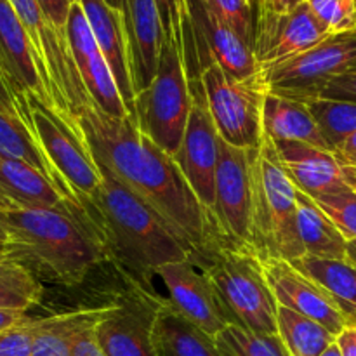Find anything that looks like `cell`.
Instances as JSON below:
<instances>
[{"label": "cell", "instance_id": "74e56055", "mask_svg": "<svg viewBox=\"0 0 356 356\" xmlns=\"http://www.w3.org/2000/svg\"><path fill=\"white\" fill-rule=\"evenodd\" d=\"M37 320L28 316L19 325L2 330L0 332V356H31Z\"/></svg>", "mask_w": 356, "mask_h": 356}, {"label": "cell", "instance_id": "4fadbf2b", "mask_svg": "<svg viewBox=\"0 0 356 356\" xmlns=\"http://www.w3.org/2000/svg\"><path fill=\"white\" fill-rule=\"evenodd\" d=\"M160 298L134 287L108 302L96 325V337L106 356H156L153 325Z\"/></svg>", "mask_w": 356, "mask_h": 356}, {"label": "cell", "instance_id": "8992f818", "mask_svg": "<svg viewBox=\"0 0 356 356\" xmlns=\"http://www.w3.org/2000/svg\"><path fill=\"white\" fill-rule=\"evenodd\" d=\"M193 104L186 56L165 42L159 72L148 89L136 96L134 122L162 152L174 156L179 149Z\"/></svg>", "mask_w": 356, "mask_h": 356}, {"label": "cell", "instance_id": "5bb4252c", "mask_svg": "<svg viewBox=\"0 0 356 356\" xmlns=\"http://www.w3.org/2000/svg\"><path fill=\"white\" fill-rule=\"evenodd\" d=\"M193 31L195 66L202 70L216 63L233 79H249L261 72L252 47L247 45L205 0H188Z\"/></svg>", "mask_w": 356, "mask_h": 356}, {"label": "cell", "instance_id": "2e32d148", "mask_svg": "<svg viewBox=\"0 0 356 356\" xmlns=\"http://www.w3.org/2000/svg\"><path fill=\"white\" fill-rule=\"evenodd\" d=\"M66 38L83 87L94 106L115 118L129 117L115 76L101 52L80 2L73 3L66 24Z\"/></svg>", "mask_w": 356, "mask_h": 356}, {"label": "cell", "instance_id": "4dcf8cb0", "mask_svg": "<svg viewBox=\"0 0 356 356\" xmlns=\"http://www.w3.org/2000/svg\"><path fill=\"white\" fill-rule=\"evenodd\" d=\"M44 289L26 264L10 254H0V309L23 312L40 302Z\"/></svg>", "mask_w": 356, "mask_h": 356}, {"label": "cell", "instance_id": "f546056e", "mask_svg": "<svg viewBox=\"0 0 356 356\" xmlns=\"http://www.w3.org/2000/svg\"><path fill=\"white\" fill-rule=\"evenodd\" d=\"M277 336L291 356H320L337 339L318 322L285 306L277 309Z\"/></svg>", "mask_w": 356, "mask_h": 356}, {"label": "cell", "instance_id": "603a6c76", "mask_svg": "<svg viewBox=\"0 0 356 356\" xmlns=\"http://www.w3.org/2000/svg\"><path fill=\"white\" fill-rule=\"evenodd\" d=\"M65 204L73 202L40 170L0 156V209H49Z\"/></svg>", "mask_w": 356, "mask_h": 356}, {"label": "cell", "instance_id": "44dd1931", "mask_svg": "<svg viewBox=\"0 0 356 356\" xmlns=\"http://www.w3.org/2000/svg\"><path fill=\"white\" fill-rule=\"evenodd\" d=\"M122 10L127 28L132 83L138 96L155 80L165 33L155 0H124Z\"/></svg>", "mask_w": 356, "mask_h": 356}, {"label": "cell", "instance_id": "7bdbcfd3", "mask_svg": "<svg viewBox=\"0 0 356 356\" xmlns=\"http://www.w3.org/2000/svg\"><path fill=\"white\" fill-rule=\"evenodd\" d=\"M336 159L339 160L341 165L350 167V169H356V132L351 138H348L339 148L334 152Z\"/></svg>", "mask_w": 356, "mask_h": 356}, {"label": "cell", "instance_id": "d6986e66", "mask_svg": "<svg viewBox=\"0 0 356 356\" xmlns=\"http://www.w3.org/2000/svg\"><path fill=\"white\" fill-rule=\"evenodd\" d=\"M0 68L19 96H33L54 108L38 70L33 44L9 0H0Z\"/></svg>", "mask_w": 356, "mask_h": 356}, {"label": "cell", "instance_id": "bcb514c9", "mask_svg": "<svg viewBox=\"0 0 356 356\" xmlns=\"http://www.w3.org/2000/svg\"><path fill=\"white\" fill-rule=\"evenodd\" d=\"M0 254H9V236L0 225Z\"/></svg>", "mask_w": 356, "mask_h": 356}, {"label": "cell", "instance_id": "816d5d0a", "mask_svg": "<svg viewBox=\"0 0 356 356\" xmlns=\"http://www.w3.org/2000/svg\"><path fill=\"white\" fill-rule=\"evenodd\" d=\"M249 2H250V3H252V6H254V0H249Z\"/></svg>", "mask_w": 356, "mask_h": 356}, {"label": "cell", "instance_id": "e575fe53", "mask_svg": "<svg viewBox=\"0 0 356 356\" xmlns=\"http://www.w3.org/2000/svg\"><path fill=\"white\" fill-rule=\"evenodd\" d=\"M330 35L356 33V0H305Z\"/></svg>", "mask_w": 356, "mask_h": 356}, {"label": "cell", "instance_id": "277c9868", "mask_svg": "<svg viewBox=\"0 0 356 356\" xmlns=\"http://www.w3.org/2000/svg\"><path fill=\"white\" fill-rule=\"evenodd\" d=\"M193 257L214 285L233 323L256 334H277L278 305L256 250L221 242Z\"/></svg>", "mask_w": 356, "mask_h": 356}, {"label": "cell", "instance_id": "c3c4849f", "mask_svg": "<svg viewBox=\"0 0 356 356\" xmlns=\"http://www.w3.org/2000/svg\"><path fill=\"white\" fill-rule=\"evenodd\" d=\"M320 356H341L339 346H337V344H336V343H334V344H332V346H329V348H327V350H325V351H323V353H322V355H320Z\"/></svg>", "mask_w": 356, "mask_h": 356}, {"label": "cell", "instance_id": "681fc988", "mask_svg": "<svg viewBox=\"0 0 356 356\" xmlns=\"http://www.w3.org/2000/svg\"><path fill=\"white\" fill-rule=\"evenodd\" d=\"M346 170H348V184H350V186L356 191V169H350V167H346Z\"/></svg>", "mask_w": 356, "mask_h": 356}, {"label": "cell", "instance_id": "83f0119b", "mask_svg": "<svg viewBox=\"0 0 356 356\" xmlns=\"http://www.w3.org/2000/svg\"><path fill=\"white\" fill-rule=\"evenodd\" d=\"M296 200H298V232L306 256L320 257V259H348V240L341 235L329 216L320 209L315 198L298 190Z\"/></svg>", "mask_w": 356, "mask_h": 356}, {"label": "cell", "instance_id": "484cf974", "mask_svg": "<svg viewBox=\"0 0 356 356\" xmlns=\"http://www.w3.org/2000/svg\"><path fill=\"white\" fill-rule=\"evenodd\" d=\"M0 156H3V159L21 160V162L28 163V165H31L33 169L40 170L45 177H49V179L61 190V193L65 195L68 200H72L73 204H76L79 207H83V205L73 197L72 191L66 188V184L63 183L61 177L58 176L54 165H52L51 160L47 159L40 141H38V138L35 136L33 127H31L28 122H24L23 118L16 117V115L9 113V111L6 110H0Z\"/></svg>", "mask_w": 356, "mask_h": 356}, {"label": "cell", "instance_id": "8fae6325", "mask_svg": "<svg viewBox=\"0 0 356 356\" xmlns=\"http://www.w3.org/2000/svg\"><path fill=\"white\" fill-rule=\"evenodd\" d=\"M259 148H236L219 138L212 216L222 242L254 250V169Z\"/></svg>", "mask_w": 356, "mask_h": 356}, {"label": "cell", "instance_id": "7a4b0ae2", "mask_svg": "<svg viewBox=\"0 0 356 356\" xmlns=\"http://www.w3.org/2000/svg\"><path fill=\"white\" fill-rule=\"evenodd\" d=\"M0 225L9 236L10 256L59 284H79L94 266L111 259L96 219L79 205L0 209Z\"/></svg>", "mask_w": 356, "mask_h": 356}, {"label": "cell", "instance_id": "5b68a950", "mask_svg": "<svg viewBox=\"0 0 356 356\" xmlns=\"http://www.w3.org/2000/svg\"><path fill=\"white\" fill-rule=\"evenodd\" d=\"M254 250L294 263L306 256L298 232V188L289 179L271 139L263 136L254 169Z\"/></svg>", "mask_w": 356, "mask_h": 356}, {"label": "cell", "instance_id": "7dc6e473", "mask_svg": "<svg viewBox=\"0 0 356 356\" xmlns=\"http://www.w3.org/2000/svg\"><path fill=\"white\" fill-rule=\"evenodd\" d=\"M346 257L350 263H353L356 266V240H350L346 243Z\"/></svg>", "mask_w": 356, "mask_h": 356}, {"label": "cell", "instance_id": "d6a6232c", "mask_svg": "<svg viewBox=\"0 0 356 356\" xmlns=\"http://www.w3.org/2000/svg\"><path fill=\"white\" fill-rule=\"evenodd\" d=\"M221 356H291L280 337L256 334L238 323H228L216 336Z\"/></svg>", "mask_w": 356, "mask_h": 356}, {"label": "cell", "instance_id": "7c38bea8", "mask_svg": "<svg viewBox=\"0 0 356 356\" xmlns=\"http://www.w3.org/2000/svg\"><path fill=\"white\" fill-rule=\"evenodd\" d=\"M191 94L193 104L186 131L172 159L198 200L212 212L219 162V134L209 113L200 79L191 80Z\"/></svg>", "mask_w": 356, "mask_h": 356}, {"label": "cell", "instance_id": "30bf717a", "mask_svg": "<svg viewBox=\"0 0 356 356\" xmlns=\"http://www.w3.org/2000/svg\"><path fill=\"white\" fill-rule=\"evenodd\" d=\"M356 68V33L332 35L309 51L261 66L271 94L308 103L334 79Z\"/></svg>", "mask_w": 356, "mask_h": 356}, {"label": "cell", "instance_id": "f6af8a7d", "mask_svg": "<svg viewBox=\"0 0 356 356\" xmlns=\"http://www.w3.org/2000/svg\"><path fill=\"white\" fill-rule=\"evenodd\" d=\"M28 318L26 313L23 312H13V309H0V332L2 330L10 329V327H16L19 323H23Z\"/></svg>", "mask_w": 356, "mask_h": 356}, {"label": "cell", "instance_id": "f5cc1de1", "mask_svg": "<svg viewBox=\"0 0 356 356\" xmlns=\"http://www.w3.org/2000/svg\"><path fill=\"white\" fill-rule=\"evenodd\" d=\"M302 2H305V0H302Z\"/></svg>", "mask_w": 356, "mask_h": 356}, {"label": "cell", "instance_id": "ab89813d", "mask_svg": "<svg viewBox=\"0 0 356 356\" xmlns=\"http://www.w3.org/2000/svg\"><path fill=\"white\" fill-rule=\"evenodd\" d=\"M37 2L49 23L56 28V31L66 37L70 10H72L73 3L79 2V0H37Z\"/></svg>", "mask_w": 356, "mask_h": 356}, {"label": "cell", "instance_id": "7402d4cb", "mask_svg": "<svg viewBox=\"0 0 356 356\" xmlns=\"http://www.w3.org/2000/svg\"><path fill=\"white\" fill-rule=\"evenodd\" d=\"M79 2L86 13L94 38L113 73L125 110H127L129 117H134L136 92L131 75L129 38L124 10L110 6L106 0H79Z\"/></svg>", "mask_w": 356, "mask_h": 356}, {"label": "cell", "instance_id": "f35d334b", "mask_svg": "<svg viewBox=\"0 0 356 356\" xmlns=\"http://www.w3.org/2000/svg\"><path fill=\"white\" fill-rule=\"evenodd\" d=\"M316 97L356 103V68L334 76V79L316 94Z\"/></svg>", "mask_w": 356, "mask_h": 356}, {"label": "cell", "instance_id": "60d3db41", "mask_svg": "<svg viewBox=\"0 0 356 356\" xmlns=\"http://www.w3.org/2000/svg\"><path fill=\"white\" fill-rule=\"evenodd\" d=\"M96 325L97 323L86 327L76 334L72 346V356H106L97 343Z\"/></svg>", "mask_w": 356, "mask_h": 356}, {"label": "cell", "instance_id": "f1b7e54d", "mask_svg": "<svg viewBox=\"0 0 356 356\" xmlns=\"http://www.w3.org/2000/svg\"><path fill=\"white\" fill-rule=\"evenodd\" d=\"M99 308L75 309L37 320L31 356H72V346L76 334L86 327L94 325L106 312Z\"/></svg>", "mask_w": 356, "mask_h": 356}, {"label": "cell", "instance_id": "52a82bcc", "mask_svg": "<svg viewBox=\"0 0 356 356\" xmlns=\"http://www.w3.org/2000/svg\"><path fill=\"white\" fill-rule=\"evenodd\" d=\"M31 127L45 155L73 197L92 214V202L101 188V170L76 118H70L28 96Z\"/></svg>", "mask_w": 356, "mask_h": 356}, {"label": "cell", "instance_id": "6da1fadb", "mask_svg": "<svg viewBox=\"0 0 356 356\" xmlns=\"http://www.w3.org/2000/svg\"><path fill=\"white\" fill-rule=\"evenodd\" d=\"M94 160L145 200L181 240L204 254L222 242L212 212L202 204L170 155L146 138L134 118H115L97 106L76 113Z\"/></svg>", "mask_w": 356, "mask_h": 356}, {"label": "cell", "instance_id": "ffe728a7", "mask_svg": "<svg viewBox=\"0 0 356 356\" xmlns=\"http://www.w3.org/2000/svg\"><path fill=\"white\" fill-rule=\"evenodd\" d=\"M289 179L312 198L348 188V170L329 149L299 141H271Z\"/></svg>", "mask_w": 356, "mask_h": 356}, {"label": "cell", "instance_id": "1f68e13d", "mask_svg": "<svg viewBox=\"0 0 356 356\" xmlns=\"http://www.w3.org/2000/svg\"><path fill=\"white\" fill-rule=\"evenodd\" d=\"M330 152H336L356 132V103L315 97L306 103Z\"/></svg>", "mask_w": 356, "mask_h": 356}, {"label": "cell", "instance_id": "ba28073f", "mask_svg": "<svg viewBox=\"0 0 356 356\" xmlns=\"http://www.w3.org/2000/svg\"><path fill=\"white\" fill-rule=\"evenodd\" d=\"M200 83L219 138L236 148H259L263 104L268 94L263 73L233 79L212 63L200 72Z\"/></svg>", "mask_w": 356, "mask_h": 356}, {"label": "cell", "instance_id": "e0dca14e", "mask_svg": "<svg viewBox=\"0 0 356 356\" xmlns=\"http://www.w3.org/2000/svg\"><path fill=\"white\" fill-rule=\"evenodd\" d=\"M261 264L278 306L315 320L334 336L346 329L343 315L322 285L280 257H261Z\"/></svg>", "mask_w": 356, "mask_h": 356}, {"label": "cell", "instance_id": "836d02e7", "mask_svg": "<svg viewBox=\"0 0 356 356\" xmlns=\"http://www.w3.org/2000/svg\"><path fill=\"white\" fill-rule=\"evenodd\" d=\"M155 3L162 19L165 42L176 45L190 65V56L195 58V47L188 0H155Z\"/></svg>", "mask_w": 356, "mask_h": 356}, {"label": "cell", "instance_id": "ee69618b", "mask_svg": "<svg viewBox=\"0 0 356 356\" xmlns=\"http://www.w3.org/2000/svg\"><path fill=\"white\" fill-rule=\"evenodd\" d=\"M336 344L339 346L341 356H356V327H346L337 336Z\"/></svg>", "mask_w": 356, "mask_h": 356}, {"label": "cell", "instance_id": "cb8c5ba5", "mask_svg": "<svg viewBox=\"0 0 356 356\" xmlns=\"http://www.w3.org/2000/svg\"><path fill=\"white\" fill-rule=\"evenodd\" d=\"M156 356H221L211 336L188 322L169 299H160L153 325Z\"/></svg>", "mask_w": 356, "mask_h": 356}, {"label": "cell", "instance_id": "3957f363", "mask_svg": "<svg viewBox=\"0 0 356 356\" xmlns=\"http://www.w3.org/2000/svg\"><path fill=\"white\" fill-rule=\"evenodd\" d=\"M97 167L103 181L92 202V218L103 233L111 259L148 277L165 264L193 256V249L145 200L110 170L99 163Z\"/></svg>", "mask_w": 356, "mask_h": 356}, {"label": "cell", "instance_id": "f907efd6", "mask_svg": "<svg viewBox=\"0 0 356 356\" xmlns=\"http://www.w3.org/2000/svg\"><path fill=\"white\" fill-rule=\"evenodd\" d=\"M106 2L110 3V6L117 7V9H122V7H124V0H106Z\"/></svg>", "mask_w": 356, "mask_h": 356}, {"label": "cell", "instance_id": "8d00e7d4", "mask_svg": "<svg viewBox=\"0 0 356 356\" xmlns=\"http://www.w3.org/2000/svg\"><path fill=\"white\" fill-rule=\"evenodd\" d=\"M212 10L254 51L256 17L249 0H205Z\"/></svg>", "mask_w": 356, "mask_h": 356}, {"label": "cell", "instance_id": "9a60e30c", "mask_svg": "<svg viewBox=\"0 0 356 356\" xmlns=\"http://www.w3.org/2000/svg\"><path fill=\"white\" fill-rule=\"evenodd\" d=\"M155 275L165 285L170 305L212 339L232 323L214 285L193 256L165 264Z\"/></svg>", "mask_w": 356, "mask_h": 356}, {"label": "cell", "instance_id": "d4e9b609", "mask_svg": "<svg viewBox=\"0 0 356 356\" xmlns=\"http://www.w3.org/2000/svg\"><path fill=\"white\" fill-rule=\"evenodd\" d=\"M263 136L271 141H299L329 149L306 103L271 94L270 90L263 104Z\"/></svg>", "mask_w": 356, "mask_h": 356}, {"label": "cell", "instance_id": "b9f144b4", "mask_svg": "<svg viewBox=\"0 0 356 356\" xmlns=\"http://www.w3.org/2000/svg\"><path fill=\"white\" fill-rule=\"evenodd\" d=\"M302 0H259V13L271 16H284L292 13Z\"/></svg>", "mask_w": 356, "mask_h": 356}, {"label": "cell", "instance_id": "4316f807", "mask_svg": "<svg viewBox=\"0 0 356 356\" xmlns=\"http://www.w3.org/2000/svg\"><path fill=\"white\" fill-rule=\"evenodd\" d=\"M292 266L322 285L332 298L348 327H356V266L348 259L302 256Z\"/></svg>", "mask_w": 356, "mask_h": 356}, {"label": "cell", "instance_id": "9c48e42d", "mask_svg": "<svg viewBox=\"0 0 356 356\" xmlns=\"http://www.w3.org/2000/svg\"><path fill=\"white\" fill-rule=\"evenodd\" d=\"M33 44L42 80L54 108L75 118L80 110L94 106L79 75L68 38L56 31L42 13L37 0H9Z\"/></svg>", "mask_w": 356, "mask_h": 356}, {"label": "cell", "instance_id": "d590c367", "mask_svg": "<svg viewBox=\"0 0 356 356\" xmlns=\"http://www.w3.org/2000/svg\"><path fill=\"white\" fill-rule=\"evenodd\" d=\"M315 202L348 242L356 240V191L353 188L348 186L336 193L322 195Z\"/></svg>", "mask_w": 356, "mask_h": 356}, {"label": "cell", "instance_id": "ac0fdd59", "mask_svg": "<svg viewBox=\"0 0 356 356\" xmlns=\"http://www.w3.org/2000/svg\"><path fill=\"white\" fill-rule=\"evenodd\" d=\"M329 37L330 31L302 2L284 16L257 14L254 54L259 66L271 65L309 51Z\"/></svg>", "mask_w": 356, "mask_h": 356}]
</instances>
